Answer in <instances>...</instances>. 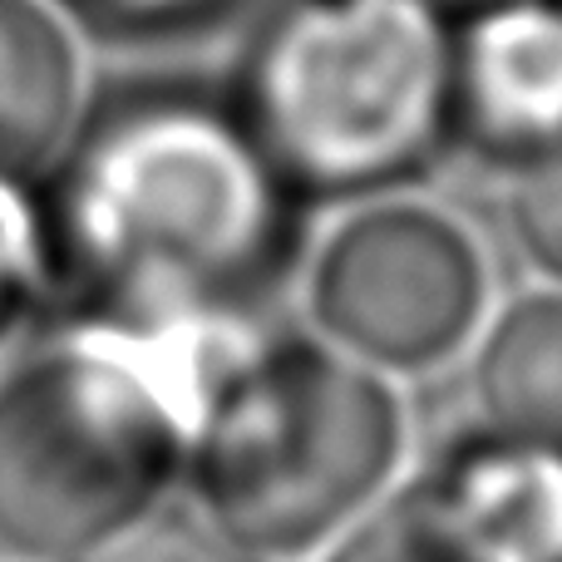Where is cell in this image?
Listing matches in <instances>:
<instances>
[{"instance_id":"obj_1","label":"cell","mask_w":562,"mask_h":562,"mask_svg":"<svg viewBox=\"0 0 562 562\" xmlns=\"http://www.w3.org/2000/svg\"><path fill=\"white\" fill-rule=\"evenodd\" d=\"M45 330L207 346L296 291L311 207L223 85L144 69L89 89L35 183Z\"/></svg>"},{"instance_id":"obj_2","label":"cell","mask_w":562,"mask_h":562,"mask_svg":"<svg viewBox=\"0 0 562 562\" xmlns=\"http://www.w3.org/2000/svg\"><path fill=\"white\" fill-rule=\"evenodd\" d=\"M405 474V385L306 326L247 330L193 400L183 504L267 562H311Z\"/></svg>"},{"instance_id":"obj_3","label":"cell","mask_w":562,"mask_h":562,"mask_svg":"<svg viewBox=\"0 0 562 562\" xmlns=\"http://www.w3.org/2000/svg\"><path fill=\"white\" fill-rule=\"evenodd\" d=\"M247 336V330H243ZM207 346L45 330L0 370V553L79 562L183 494L188 419Z\"/></svg>"},{"instance_id":"obj_4","label":"cell","mask_w":562,"mask_h":562,"mask_svg":"<svg viewBox=\"0 0 562 562\" xmlns=\"http://www.w3.org/2000/svg\"><path fill=\"white\" fill-rule=\"evenodd\" d=\"M449 30L425 0H262L223 89L311 213L346 207L454 154Z\"/></svg>"},{"instance_id":"obj_5","label":"cell","mask_w":562,"mask_h":562,"mask_svg":"<svg viewBox=\"0 0 562 562\" xmlns=\"http://www.w3.org/2000/svg\"><path fill=\"white\" fill-rule=\"evenodd\" d=\"M330 213L296 272L301 326L395 385L459 366L498 301L474 223L415 188Z\"/></svg>"},{"instance_id":"obj_6","label":"cell","mask_w":562,"mask_h":562,"mask_svg":"<svg viewBox=\"0 0 562 562\" xmlns=\"http://www.w3.org/2000/svg\"><path fill=\"white\" fill-rule=\"evenodd\" d=\"M454 148L494 173L562 144V0H488L449 30Z\"/></svg>"},{"instance_id":"obj_7","label":"cell","mask_w":562,"mask_h":562,"mask_svg":"<svg viewBox=\"0 0 562 562\" xmlns=\"http://www.w3.org/2000/svg\"><path fill=\"white\" fill-rule=\"evenodd\" d=\"M494 562H562V449L479 425L415 469Z\"/></svg>"},{"instance_id":"obj_8","label":"cell","mask_w":562,"mask_h":562,"mask_svg":"<svg viewBox=\"0 0 562 562\" xmlns=\"http://www.w3.org/2000/svg\"><path fill=\"white\" fill-rule=\"evenodd\" d=\"M85 99L79 30L49 0H0V173L40 183Z\"/></svg>"},{"instance_id":"obj_9","label":"cell","mask_w":562,"mask_h":562,"mask_svg":"<svg viewBox=\"0 0 562 562\" xmlns=\"http://www.w3.org/2000/svg\"><path fill=\"white\" fill-rule=\"evenodd\" d=\"M464 370L469 419L562 449V286L533 281L498 296Z\"/></svg>"},{"instance_id":"obj_10","label":"cell","mask_w":562,"mask_h":562,"mask_svg":"<svg viewBox=\"0 0 562 562\" xmlns=\"http://www.w3.org/2000/svg\"><path fill=\"white\" fill-rule=\"evenodd\" d=\"M311 562H494L474 533L409 469L395 488L350 518Z\"/></svg>"},{"instance_id":"obj_11","label":"cell","mask_w":562,"mask_h":562,"mask_svg":"<svg viewBox=\"0 0 562 562\" xmlns=\"http://www.w3.org/2000/svg\"><path fill=\"white\" fill-rule=\"evenodd\" d=\"M79 40L114 49H178L213 35L252 0H49Z\"/></svg>"},{"instance_id":"obj_12","label":"cell","mask_w":562,"mask_h":562,"mask_svg":"<svg viewBox=\"0 0 562 562\" xmlns=\"http://www.w3.org/2000/svg\"><path fill=\"white\" fill-rule=\"evenodd\" d=\"M45 316V243L35 183L0 173V350Z\"/></svg>"},{"instance_id":"obj_13","label":"cell","mask_w":562,"mask_h":562,"mask_svg":"<svg viewBox=\"0 0 562 562\" xmlns=\"http://www.w3.org/2000/svg\"><path fill=\"white\" fill-rule=\"evenodd\" d=\"M504 227L533 281L562 286V144L504 173Z\"/></svg>"},{"instance_id":"obj_14","label":"cell","mask_w":562,"mask_h":562,"mask_svg":"<svg viewBox=\"0 0 562 562\" xmlns=\"http://www.w3.org/2000/svg\"><path fill=\"white\" fill-rule=\"evenodd\" d=\"M79 562H267V558H257L252 548L227 538L198 508L164 504L144 524H134L128 533H119L114 543L94 548Z\"/></svg>"},{"instance_id":"obj_15","label":"cell","mask_w":562,"mask_h":562,"mask_svg":"<svg viewBox=\"0 0 562 562\" xmlns=\"http://www.w3.org/2000/svg\"><path fill=\"white\" fill-rule=\"evenodd\" d=\"M425 5H435L439 15H449V20H459V15H469V10H479V5H488V0H425Z\"/></svg>"}]
</instances>
